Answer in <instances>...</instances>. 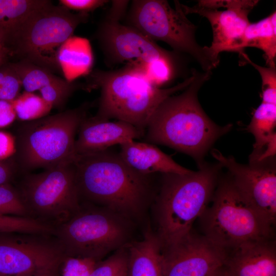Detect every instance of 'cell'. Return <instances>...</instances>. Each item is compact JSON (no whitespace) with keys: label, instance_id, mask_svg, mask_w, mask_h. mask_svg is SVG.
<instances>
[{"label":"cell","instance_id":"cell-1","mask_svg":"<svg viewBox=\"0 0 276 276\" xmlns=\"http://www.w3.org/2000/svg\"><path fill=\"white\" fill-rule=\"evenodd\" d=\"M191 83L178 95H172L158 107L145 130L146 142L171 148L192 157L198 168L214 143L229 132L232 124L221 126L206 114L198 99V91L212 72L192 71Z\"/></svg>","mask_w":276,"mask_h":276},{"label":"cell","instance_id":"cell-2","mask_svg":"<svg viewBox=\"0 0 276 276\" xmlns=\"http://www.w3.org/2000/svg\"><path fill=\"white\" fill-rule=\"evenodd\" d=\"M74 164L80 201L108 208L131 219L154 198L156 174L136 172L119 153L108 149L77 155Z\"/></svg>","mask_w":276,"mask_h":276},{"label":"cell","instance_id":"cell-3","mask_svg":"<svg viewBox=\"0 0 276 276\" xmlns=\"http://www.w3.org/2000/svg\"><path fill=\"white\" fill-rule=\"evenodd\" d=\"M193 78L192 72L182 82L162 88L150 81L139 62L134 61L117 70L93 71L85 88L101 90L98 109L94 118L125 122L145 132L159 105L176 92L184 90Z\"/></svg>","mask_w":276,"mask_h":276},{"label":"cell","instance_id":"cell-4","mask_svg":"<svg viewBox=\"0 0 276 276\" xmlns=\"http://www.w3.org/2000/svg\"><path fill=\"white\" fill-rule=\"evenodd\" d=\"M222 166L204 164L186 174H160L154 197L157 231L161 249L179 240L209 206L220 178Z\"/></svg>","mask_w":276,"mask_h":276},{"label":"cell","instance_id":"cell-5","mask_svg":"<svg viewBox=\"0 0 276 276\" xmlns=\"http://www.w3.org/2000/svg\"><path fill=\"white\" fill-rule=\"evenodd\" d=\"M89 104L28 122H22L16 135L13 157L21 174L35 169L73 163L76 134L86 117Z\"/></svg>","mask_w":276,"mask_h":276},{"label":"cell","instance_id":"cell-6","mask_svg":"<svg viewBox=\"0 0 276 276\" xmlns=\"http://www.w3.org/2000/svg\"><path fill=\"white\" fill-rule=\"evenodd\" d=\"M131 219L108 208L80 201L78 211L54 226L53 235L65 256L102 260L128 244Z\"/></svg>","mask_w":276,"mask_h":276},{"label":"cell","instance_id":"cell-7","mask_svg":"<svg viewBox=\"0 0 276 276\" xmlns=\"http://www.w3.org/2000/svg\"><path fill=\"white\" fill-rule=\"evenodd\" d=\"M211 201L199 218L203 235L226 252L274 238V227L243 198L229 174L219 178Z\"/></svg>","mask_w":276,"mask_h":276},{"label":"cell","instance_id":"cell-8","mask_svg":"<svg viewBox=\"0 0 276 276\" xmlns=\"http://www.w3.org/2000/svg\"><path fill=\"white\" fill-rule=\"evenodd\" d=\"M88 15L72 13L52 2L34 13L7 46L21 58L52 73L61 72L58 54Z\"/></svg>","mask_w":276,"mask_h":276},{"label":"cell","instance_id":"cell-9","mask_svg":"<svg viewBox=\"0 0 276 276\" xmlns=\"http://www.w3.org/2000/svg\"><path fill=\"white\" fill-rule=\"evenodd\" d=\"M175 8L165 0L133 1L129 15L131 26L154 41L169 44L175 51L188 54L203 72H212L219 62L210 55L208 47L196 41V27L187 17L178 1Z\"/></svg>","mask_w":276,"mask_h":276},{"label":"cell","instance_id":"cell-10","mask_svg":"<svg viewBox=\"0 0 276 276\" xmlns=\"http://www.w3.org/2000/svg\"><path fill=\"white\" fill-rule=\"evenodd\" d=\"M16 188L30 217L54 226L68 219L80 206L74 163L22 174Z\"/></svg>","mask_w":276,"mask_h":276},{"label":"cell","instance_id":"cell-11","mask_svg":"<svg viewBox=\"0 0 276 276\" xmlns=\"http://www.w3.org/2000/svg\"><path fill=\"white\" fill-rule=\"evenodd\" d=\"M128 1H113L98 31V38L107 56L113 62H138L145 64L174 55L161 48L131 26L121 23Z\"/></svg>","mask_w":276,"mask_h":276},{"label":"cell","instance_id":"cell-12","mask_svg":"<svg viewBox=\"0 0 276 276\" xmlns=\"http://www.w3.org/2000/svg\"><path fill=\"white\" fill-rule=\"evenodd\" d=\"M65 255L52 234L0 232V274L15 276L59 267Z\"/></svg>","mask_w":276,"mask_h":276},{"label":"cell","instance_id":"cell-13","mask_svg":"<svg viewBox=\"0 0 276 276\" xmlns=\"http://www.w3.org/2000/svg\"><path fill=\"white\" fill-rule=\"evenodd\" d=\"M258 1H200L201 6L181 4L186 15L199 14L210 22L213 32L211 45L208 47L211 56L219 62L222 52L239 53L244 32L250 23L248 16Z\"/></svg>","mask_w":276,"mask_h":276},{"label":"cell","instance_id":"cell-14","mask_svg":"<svg viewBox=\"0 0 276 276\" xmlns=\"http://www.w3.org/2000/svg\"><path fill=\"white\" fill-rule=\"evenodd\" d=\"M212 156L228 172L236 188L252 208L274 227L276 222V170L265 161L240 164L233 156H225L217 149Z\"/></svg>","mask_w":276,"mask_h":276},{"label":"cell","instance_id":"cell-15","mask_svg":"<svg viewBox=\"0 0 276 276\" xmlns=\"http://www.w3.org/2000/svg\"><path fill=\"white\" fill-rule=\"evenodd\" d=\"M161 251L163 276H210L223 266L227 255L192 230Z\"/></svg>","mask_w":276,"mask_h":276},{"label":"cell","instance_id":"cell-16","mask_svg":"<svg viewBox=\"0 0 276 276\" xmlns=\"http://www.w3.org/2000/svg\"><path fill=\"white\" fill-rule=\"evenodd\" d=\"M75 141L77 155L102 151L110 147L144 137L145 132L121 121L99 120L86 117Z\"/></svg>","mask_w":276,"mask_h":276},{"label":"cell","instance_id":"cell-17","mask_svg":"<svg viewBox=\"0 0 276 276\" xmlns=\"http://www.w3.org/2000/svg\"><path fill=\"white\" fill-rule=\"evenodd\" d=\"M226 254V276H276L274 238L248 243Z\"/></svg>","mask_w":276,"mask_h":276},{"label":"cell","instance_id":"cell-18","mask_svg":"<svg viewBox=\"0 0 276 276\" xmlns=\"http://www.w3.org/2000/svg\"><path fill=\"white\" fill-rule=\"evenodd\" d=\"M119 154L132 169L143 174H186L192 171L175 162L154 144L132 140L120 145Z\"/></svg>","mask_w":276,"mask_h":276},{"label":"cell","instance_id":"cell-19","mask_svg":"<svg viewBox=\"0 0 276 276\" xmlns=\"http://www.w3.org/2000/svg\"><path fill=\"white\" fill-rule=\"evenodd\" d=\"M128 251L126 276H163L160 243L151 228L141 240L130 242Z\"/></svg>","mask_w":276,"mask_h":276},{"label":"cell","instance_id":"cell-20","mask_svg":"<svg viewBox=\"0 0 276 276\" xmlns=\"http://www.w3.org/2000/svg\"><path fill=\"white\" fill-rule=\"evenodd\" d=\"M48 0H0V34L6 48L26 21Z\"/></svg>","mask_w":276,"mask_h":276},{"label":"cell","instance_id":"cell-21","mask_svg":"<svg viewBox=\"0 0 276 276\" xmlns=\"http://www.w3.org/2000/svg\"><path fill=\"white\" fill-rule=\"evenodd\" d=\"M247 47L262 50L267 66L275 67V11L260 21L248 24L241 40L239 54L244 52V49Z\"/></svg>","mask_w":276,"mask_h":276},{"label":"cell","instance_id":"cell-22","mask_svg":"<svg viewBox=\"0 0 276 276\" xmlns=\"http://www.w3.org/2000/svg\"><path fill=\"white\" fill-rule=\"evenodd\" d=\"M58 61L68 81L88 72L93 62L88 41L84 38L72 37L61 48Z\"/></svg>","mask_w":276,"mask_h":276},{"label":"cell","instance_id":"cell-23","mask_svg":"<svg viewBox=\"0 0 276 276\" xmlns=\"http://www.w3.org/2000/svg\"><path fill=\"white\" fill-rule=\"evenodd\" d=\"M276 125V104L261 103L254 110L247 130L255 137L250 162L254 160L263 151L273 133Z\"/></svg>","mask_w":276,"mask_h":276},{"label":"cell","instance_id":"cell-24","mask_svg":"<svg viewBox=\"0 0 276 276\" xmlns=\"http://www.w3.org/2000/svg\"><path fill=\"white\" fill-rule=\"evenodd\" d=\"M11 64L26 92L34 93L63 79L48 70L26 60Z\"/></svg>","mask_w":276,"mask_h":276},{"label":"cell","instance_id":"cell-25","mask_svg":"<svg viewBox=\"0 0 276 276\" xmlns=\"http://www.w3.org/2000/svg\"><path fill=\"white\" fill-rule=\"evenodd\" d=\"M16 118L21 122L36 120L47 116L53 108L40 96L24 91L12 101Z\"/></svg>","mask_w":276,"mask_h":276},{"label":"cell","instance_id":"cell-26","mask_svg":"<svg viewBox=\"0 0 276 276\" xmlns=\"http://www.w3.org/2000/svg\"><path fill=\"white\" fill-rule=\"evenodd\" d=\"M54 227L31 217L0 215V232L53 234Z\"/></svg>","mask_w":276,"mask_h":276},{"label":"cell","instance_id":"cell-27","mask_svg":"<svg viewBox=\"0 0 276 276\" xmlns=\"http://www.w3.org/2000/svg\"><path fill=\"white\" fill-rule=\"evenodd\" d=\"M0 215L31 217L18 190L10 183L0 185Z\"/></svg>","mask_w":276,"mask_h":276},{"label":"cell","instance_id":"cell-28","mask_svg":"<svg viewBox=\"0 0 276 276\" xmlns=\"http://www.w3.org/2000/svg\"><path fill=\"white\" fill-rule=\"evenodd\" d=\"M82 87L80 83L63 79L41 88L39 92L40 96L53 108L62 109L72 95Z\"/></svg>","mask_w":276,"mask_h":276},{"label":"cell","instance_id":"cell-29","mask_svg":"<svg viewBox=\"0 0 276 276\" xmlns=\"http://www.w3.org/2000/svg\"><path fill=\"white\" fill-rule=\"evenodd\" d=\"M128 245L114 251L106 259L98 262L90 276H126Z\"/></svg>","mask_w":276,"mask_h":276},{"label":"cell","instance_id":"cell-30","mask_svg":"<svg viewBox=\"0 0 276 276\" xmlns=\"http://www.w3.org/2000/svg\"><path fill=\"white\" fill-rule=\"evenodd\" d=\"M175 58L159 59L145 64H141L150 81L160 87L171 80L175 76Z\"/></svg>","mask_w":276,"mask_h":276},{"label":"cell","instance_id":"cell-31","mask_svg":"<svg viewBox=\"0 0 276 276\" xmlns=\"http://www.w3.org/2000/svg\"><path fill=\"white\" fill-rule=\"evenodd\" d=\"M241 61L252 65L259 73L262 80V103L276 104V68L264 67L254 62L244 52L239 54Z\"/></svg>","mask_w":276,"mask_h":276},{"label":"cell","instance_id":"cell-32","mask_svg":"<svg viewBox=\"0 0 276 276\" xmlns=\"http://www.w3.org/2000/svg\"><path fill=\"white\" fill-rule=\"evenodd\" d=\"M21 83L11 64L0 66V100L12 101L19 95Z\"/></svg>","mask_w":276,"mask_h":276},{"label":"cell","instance_id":"cell-33","mask_svg":"<svg viewBox=\"0 0 276 276\" xmlns=\"http://www.w3.org/2000/svg\"><path fill=\"white\" fill-rule=\"evenodd\" d=\"M97 262L90 258L65 256L60 267V276H90Z\"/></svg>","mask_w":276,"mask_h":276},{"label":"cell","instance_id":"cell-34","mask_svg":"<svg viewBox=\"0 0 276 276\" xmlns=\"http://www.w3.org/2000/svg\"><path fill=\"white\" fill-rule=\"evenodd\" d=\"M59 3L68 10L78 13L88 14L96 9L102 7L108 1L105 0H60Z\"/></svg>","mask_w":276,"mask_h":276},{"label":"cell","instance_id":"cell-35","mask_svg":"<svg viewBox=\"0 0 276 276\" xmlns=\"http://www.w3.org/2000/svg\"><path fill=\"white\" fill-rule=\"evenodd\" d=\"M16 150L15 136L9 132L0 131V160L13 157Z\"/></svg>","mask_w":276,"mask_h":276},{"label":"cell","instance_id":"cell-36","mask_svg":"<svg viewBox=\"0 0 276 276\" xmlns=\"http://www.w3.org/2000/svg\"><path fill=\"white\" fill-rule=\"evenodd\" d=\"M16 119L12 101L0 100V128L10 125Z\"/></svg>","mask_w":276,"mask_h":276},{"label":"cell","instance_id":"cell-37","mask_svg":"<svg viewBox=\"0 0 276 276\" xmlns=\"http://www.w3.org/2000/svg\"><path fill=\"white\" fill-rule=\"evenodd\" d=\"M17 172L19 171L14 158L9 162H0V185L10 183Z\"/></svg>","mask_w":276,"mask_h":276},{"label":"cell","instance_id":"cell-38","mask_svg":"<svg viewBox=\"0 0 276 276\" xmlns=\"http://www.w3.org/2000/svg\"><path fill=\"white\" fill-rule=\"evenodd\" d=\"M265 149L252 162L249 163H260L273 158L276 154V133L275 132L270 137L264 147Z\"/></svg>","mask_w":276,"mask_h":276},{"label":"cell","instance_id":"cell-39","mask_svg":"<svg viewBox=\"0 0 276 276\" xmlns=\"http://www.w3.org/2000/svg\"><path fill=\"white\" fill-rule=\"evenodd\" d=\"M15 276H60V267L42 268Z\"/></svg>","mask_w":276,"mask_h":276},{"label":"cell","instance_id":"cell-40","mask_svg":"<svg viewBox=\"0 0 276 276\" xmlns=\"http://www.w3.org/2000/svg\"><path fill=\"white\" fill-rule=\"evenodd\" d=\"M9 53V51L7 49L0 51V66L5 63Z\"/></svg>","mask_w":276,"mask_h":276},{"label":"cell","instance_id":"cell-41","mask_svg":"<svg viewBox=\"0 0 276 276\" xmlns=\"http://www.w3.org/2000/svg\"><path fill=\"white\" fill-rule=\"evenodd\" d=\"M210 276H226L224 271L223 270V266L217 270L215 272H214Z\"/></svg>","mask_w":276,"mask_h":276},{"label":"cell","instance_id":"cell-42","mask_svg":"<svg viewBox=\"0 0 276 276\" xmlns=\"http://www.w3.org/2000/svg\"><path fill=\"white\" fill-rule=\"evenodd\" d=\"M6 49L7 48H6L5 47L3 37L2 36V35L0 34V51H3Z\"/></svg>","mask_w":276,"mask_h":276},{"label":"cell","instance_id":"cell-43","mask_svg":"<svg viewBox=\"0 0 276 276\" xmlns=\"http://www.w3.org/2000/svg\"><path fill=\"white\" fill-rule=\"evenodd\" d=\"M0 276H5V275H3L1 274Z\"/></svg>","mask_w":276,"mask_h":276},{"label":"cell","instance_id":"cell-44","mask_svg":"<svg viewBox=\"0 0 276 276\" xmlns=\"http://www.w3.org/2000/svg\"><path fill=\"white\" fill-rule=\"evenodd\" d=\"M0 275H1V274H0Z\"/></svg>","mask_w":276,"mask_h":276}]
</instances>
